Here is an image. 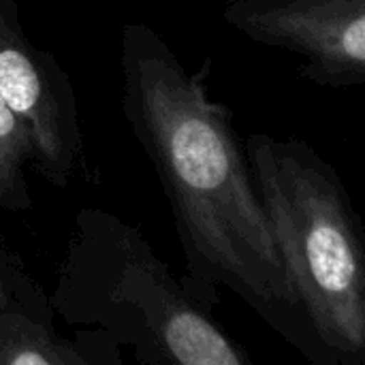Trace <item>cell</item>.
I'll return each instance as SVG.
<instances>
[{
    "label": "cell",
    "instance_id": "obj_1",
    "mask_svg": "<svg viewBox=\"0 0 365 365\" xmlns=\"http://www.w3.org/2000/svg\"><path fill=\"white\" fill-rule=\"evenodd\" d=\"M122 111L171 205L186 278L207 308L229 289L274 334L317 365H336L295 293L229 105L210 96L148 24L122 28Z\"/></svg>",
    "mask_w": 365,
    "mask_h": 365
},
{
    "label": "cell",
    "instance_id": "obj_2",
    "mask_svg": "<svg viewBox=\"0 0 365 365\" xmlns=\"http://www.w3.org/2000/svg\"><path fill=\"white\" fill-rule=\"evenodd\" d=\"M49 302L66 325L103 331L139 364H252L145 235L109 210L75 216Z\"/></svg>",
    "mask_w": 365,
    "mask_h": 365
},
{
    "label": "cell",
    "instance_id": "obj_3",
    "mask_svg": "<svg viewBox=\"0 0 365 365\" xmlns=\"http://www.w3.org/2000/svg\"><path fill=\"white\" fill-rule=\"evenodd\" d=\"M244 150L314 334L336 365H364L365 248L338 171L302 139L252 133Z\"/></svg>",
    "mask_w": 365,
    "mask_h": 365
},
{
    "label": "cell",
    "instance_id": "obj_4",
    "mask_svg": "<svg viewBox=\"0 0 365 365\" xmlns=\"http://www.w3.org/2000/svg\"><path fill=\"white\" fill-rule=\"evenodd\" d=\"M0 92L32 135L34 171L66 188L83 152L75 88L58 58L26 36L15 0H0Z\"/></svg>",
    "mask_w": 365,
    "mask_h": 365
},
{
    "label": "cell",
    "instance_id": "obj_5",
    "mask_svg": "<svg viewBox=\"0 0 365 365\" xmlns=\"http://www.w3.org/2000/svg\"><path fill=\"white\" fill-rule=\"evenodd\" d=\"M222 19L255 43L302 58L299 75L310 83L365 81V0H231Z\"/></svg>",
    "mask_w": 365,
    "mask_h": 365
},
{
    "label": "cell",
    "instance_id": "obj_6",
    "mask_svg": "<svg viewBox=\"0 0 365 365\" xmlns=\"http://www.w3.org/2000/svg\"><path fill=\"white\" fill-rule=\"evenodd\" d=\"M120 351L98 329L58 334L45 291L0 306V365H122Z\"/></svg>",
    "mask_w": 365,
    "mask_h": 365
},
{
    "label": "cell",
    "instance_id": "obj_7",
    "mask_svg": "<svg viewBox=\"0 0 365 365\" xmlns=\"http://www.w3.org/2000/svg\"><path fill=\"white\" fill-rule=\"evenodd\" d=\"M32 158V135L0 92V212L26 214L34 207L26 175Z\"/></svg>",
    "mask_w": 365,
    "mask_h": 365
},
{
    "label": "cell",
    "instance_id": "obj_8",
    "mask_svg": "<svg viewBox=\"0 0 365 365\" xmlns=\"http://www.w3.org/2000/svg\"><path fill=\"white\" fill-rule=\"evenodd\" d=\"M41 291L43 289L24 269V263L9 248L0 246V306Z\"/></svg>",
    "mask_w": 365,
    "mask_h": 365
}]
</instances>
